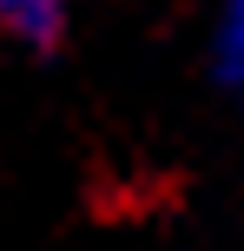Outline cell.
Wrapping results in <instances>:
<instances>
[{
	"label": "cell",
	"instance_id": "1",
	"mask_svg": "<svg viewBox=\"0 0 244 251\" xmlns=\"http://www.w3.org/2000/svg\"><path fill=\"white\" fill-rule=\"evenodd\" d=\"M66 20V0H0V33L26 40V47H53Z\"/></svg>",
	"mask_w": 244,
	"mask_h": 251
},
{
	"label": "cell",
	"instance_id": "2",
	"mask_svg": "<svg viewBox=\"0 0 244 251\" xmlns=\"http://www.w3.org/2000/svg\"><path fill=\"white\" fill-rule=\"evenodd\" d=\"M211 60H218V79L244 100V0H224L218 40H211Z\"/></svg>",
	"mask_w": 244,
	"mask_h": 251
}]
</instances>
